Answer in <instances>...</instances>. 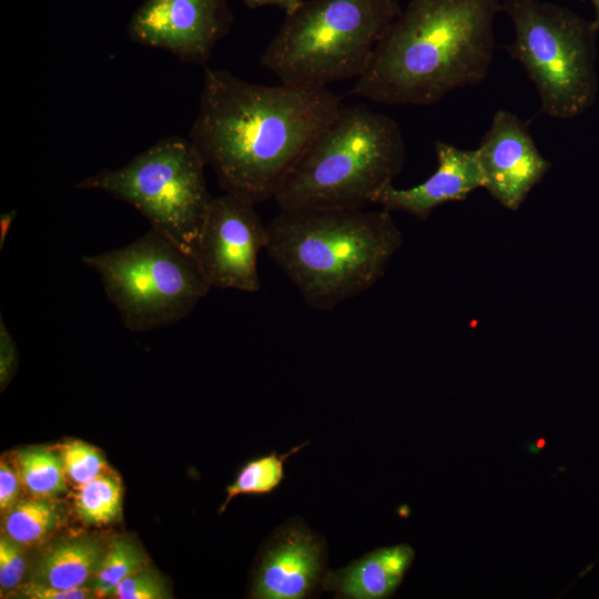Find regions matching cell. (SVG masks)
I'll return each mask as SVG.
<instances>
[{"label":"cell","mask_w":599,"mask_h":599,"mask_svg":"<svg viewBox=\"0 0 599 599\" xmlns=\"http://www.w3.org/2000/svg\"><path fill=\"white\" fill-rule=\"evenodd\" d=\"M60 456L65 478L77 487L104 474L103 457L87 443L80 440L65 443L60 449Z\"/></svg>","instance_id":"obj_21"},{"label":"cell","mask_w":599,"mask_h":599,"mask_svg":"<svg viewBox=\"0 0 599 599\" xmlns=\"http://www.w3.org/2000/svg\"><path fill=\"white\" fill-rule=\"evenodd\" d=\"M414 557L407 544L382 547L329 573L326 585L341 598H388L402 583Z\"/></svg>","instance_id":"obj_14"},{"label":"cell","mask_w":599,"mask_h":599,"mask_svg":"<svg viewBox=\"0 0 599 599\" xmlns=\"http://www.w3.org/2000/svg\"><path fill=\"white\" fill-rule=\"evenodd\" d=\"M17 471L23 487L34 497L52 498L65 491L60 453L33 447L17 453Z\"/></svg>","instance_id":"obj_17"},{"label":"cell","mask_w":599,"mask_h":599,"mask_svg":"<svg viewBox=\"0 0 599 599\" xmlns=\"http://www.w3.org/2000/svg\"><path fill=\"white\" fill-rule=\"evenodd\" d=\"M528 124L510 111L498 110L475 149L483 189L510 211L519 210L551 167L539 152Z\"/></svg>","instance_id":"obj_11"},{"label":"cell","mask_w":599,"mask_h":599,"mask_svg":"<svg viewBox=\"0 0 599 599\" xmlns=\"http://www.w3.org/2000/svg\"><path fill=\"white\" fill-rule=\"evenodd\" d=\"M363 209L280 210L267 224L266 253L314 309L374 286L403 243L390 212Z\"/></svg>","instance_id":"obj_3"},{"label":"cell","mask_w":599,"mask_h":599,"mask_svg":"<svg viewBox=\"0 0 599 599\" xmlns=\"http://www.w3.org/2000/svg\"><path fill=\"white\" fill-rule=\"evenodd\" d=\"M307 444L303 443L282 455L271 451L268 455L246 463L238 471L234 483L227 486L226 498L220 512H223L229 502L238 495H264L272 493L285 477V460Z\"/></svg>","instance_id":"obj_18"},{"label":"cell","mask_w":599,"mask_h":599,"mask_svg":"<svg viewBox=\"0 0 599 599\" xmlns=\"http://www.w3.org/2000/svg\"><path fill=\"white\" fill-rule=\"evenodd\" d=\"M341 105L327 87L262 85L205 68L190 140L225 192L256 204L274 199Z\"/></svg>","instance_id":"obj_1"},{"label":"cell","mask_w":599,"mask_h":599,"mask_svg":"<svg viewBox=\"0 0 599 599\" xmlns=\"http://www.w3.org/2000/svg\"><path fill=\"white\" fill-rule=\"evenodd\" d=\"M144 555L138 545L129 538L114 540L104 552L91 582L94 597H112L116 587L129 576L141 570Z\"/></svg>","instance_id":"obj_20"},{"label":"cell","mask_w":599,"mask_h":599,"mask_svg":"<svg viewBox=\"0 0 599 599\" xmlns=\"http://www.w3.org/2000/svg\"><path fill=\"white\" fill-rule=\"evenodd\" d=\"M104 552L94 538L61 541L41 556L32 581L64 589L84 587L94 577Z\"/></svg>","instance_id":"obj_15"},{"label":"cell","mask_w":599,"mask_h":599,"mask_svg":"<svg viewBox=\"0 0 599 599\" xmlns=\"http://www.w3.org/2000/svg\"><path fill=\"white\" fill-rule=\"evenodd\" d=\"M20 484L17 469L2 459L0 463V509L2 514L18 502Z\"/></svg>","instance_id":"obj_26"},{"label":"cell","mask_w":599,"mask_h":599,"mask_svg":"<svg viewBox=\"0 0 599 599\" xmlns=\"http://www.w3.org/2000/svg\"><path fill=\"white\" fill-rule=\"evenodd\" d=\"M82 261L98 273L109 301L132 332L177 323L211 288L195 258L152 227L123 247Z\"/></svg>","instance_id":"obj_7"},{"label":"cell","mask_w":599,"mask_h":599,"mask_svg":"<svg viewBox=\"0 0 599 599\" xmlns=\"http://www.w3.org/2000/svg\"><path fill=\"white\" fill-rule=\"evenodd\" d=\"M116 599H163L169 598L163 580L150 570H139L124 579L115 589Z\"/></svg>","instance_id":"obj_22"},{"label":"cell","mask_w":599,"mask_h":599,"mask_svg":"<svg viewBox=\"0 0 599 599\" xmlns=\"http://www.w3.org/2000/svg\"><path fill=\"white\" fill-rule=\"evenodd\" d=\"M323 542L306 529L287 527L266 548L252 588L258 599H301L323 577Z\"/></svg>","instance_id":"obj_13"},{"label":"cell","mask_w":599,"mask_h":599,"mask_svg":"<svg viewBox=\"0 0 599 599\" xmlns=\"http://www.w3.org/2000/svg\"><path fill=\"white\" fill-rule=\"evenodd\" d=\"M18 362L16 342L0 317V383L3 388L13 375Z\"/></svg>","instance_id":"obj_25"},{"label":"cell","mask_w":599,"mask_h":599,"mask_svg":"<svg viewBox=\"0 0 599 599\" xmlns=\"http://www.w3.org/2000/svg\"><path fill=\"white\" fill-rule=\"evenodd\" d=\"M406 160L398 122L365 104L341 105L280 185V210L363 209Z\"/></svg>","instance_id":"obj_4"},{"label":"cell","mask_w":599,"mask_h":599,"mask_svg":"<svg viewBox=\"0 0 599 599\" xmlns=\"http://www.w3.org/2000/svg\"><path fill=\"white\" fill-rule=\"evenodd\" d=\"M248 8L274 6L285 11V14L294 11L303 0H241Z\"/></svg>","instance_id":"obj_27"},{"label":"cell","mask_w":599,"mask_h":599,"mask_svg":"<svg viewBox=\"0 0 599 599\" xmlns=\"http://www.w3.org/2000/svg\"><path fill=\"white\" fill-rule=\"evenodd\" d=\"M400 12L397 0H303L285 14L261 63L288 85L357 79Z\"/></svg>","instance_id":"obj_5"},{"label":"cell","mask_w":599,"mask_h":599,"mask_svg":"<svg viewBox=\"0 0 599 599\" xmlns=\"http://www.w3.org/2000/svg\"><path fill=\"white\" fill-rule=\"evenodd\" d=\"M78 517L87 525H106L121 514V486L111 475L102 474L78 487L74 498Z\"/></svg>","instance_id":"obj_19"},{"label":"cell","mask_w":599,"mask_h":599,"mask_svg":"<svg viewBox=\"0 0 599 599\" xmlns=\"http://www.w3.org/2000/svg\"><path fill=\"white\" fill-rule=\"evenodd\" d=\"M501 11L515 32L507 51L534 83L540 112L559 120L586 112L598 94V31L592 21L539 0H504Z\"/></svg>","instance_id":"obj_6"},{"label":"cell","mask_w":599,"mask_h":599,"mask_svg":"<svg viewBox=\"0 0 599 599\" xmlns=\"http://www.w3.org/2000/svg\"><path fill=\"white\" fill-rule=\"evenodd\" d=\"M436 171L423 183L408 189L393 184L384 187L373 200L383 210L406 212L418 220H427L438 206L465 201L484 179L476 150L460 149L445 141H436Z\"/></svg>","instance_id":"obj_12"},{"label":"cell","mask_w":599,"mask_h":599,"mask_svg":"<svg viewBox=\"0 0 599 599\" xmlns=\"http://www.w3.org/2000/svg\"><path fill=\"white\" fill-rule=\"evenodd\" d=\"M17 211L10 210L4 212L0 216V248L2 250L7 234L11 227V224L16 217Z\"/></svg>","instance_id":"obj_28"},{"label":"cell","mask_w":599,"mask_h":599,"mask_svg":"<svg viewBox=\"0 0 599 599\" xmlns=\"http://www.w3.org/2000/svg\"><path fill=\"white\" fill-rule=\"evenodd\" d=\"M16 597L27 599H88L94 597L90 587L64 589L30 581L19 587Z\"/></svg>","instance_id":"obj_24"},{"label":"cell","mask_w":599,"mask_h":599,"mask_svg":"<svg viewBox=\"0 0 599 599\" xmlns=\"http://www.w3.org/2000/svg\"><path fill=\"white\" fill-rule=\"evenodd\" d=\"M595 10V18L592 20L593 26L599 32V0H590Z\"/></svg>","instance_id":"obj_29"},{"label":"cell","mask_w":599,"mask_h":599,"mask_svg":"<svg viewBox=\"0 0 599 599\" xmlns=\"http://www.w3.org/2000/svg\"><path fill=\"white\" fill-rule=\"evenodd\" d=\"M26 571V559L20 545L7 536L0 539V589L1 593L19 588Z\"/></svg>","instance_id":"obj_23"},{"label":"cell","mask_w":599,"mask_h":599,"mask_svg":"<svg viewBox=\"0 0 599 599\" xmlns=\"http://www.w3.org/2000/svg\"><path fill=\"white\" fill-rule=\"evenodd\" d=\"M500 11V0H409L349 94L425 106L481 83L494 59V21Z\"/></svg>","instance_id":"obj_2"},{"label":"cell","mask_w":599,"mask_h":599,"mask_svg":"<svg viewBox=\"0 0 599 599\" xmlns=\"http://www.w3.org/2000/svg\"><path fill=\"white\" fill-rule=\"evenodd\" d=\"M232 22L227 0H145L132 14L128 34L135 43L205 65Z\"/></svg>","instance_id":"obj_10"},{"label":"cell","mask_w":599,"mask_h":599,"mask_svg":"<svg viewBox=\"0 0 599 599\" xmlns=\"http://www.w3.org/2000/svg\"><path fill=\"white\" fill-rule=\"evenodd\" d=\"M254 205L229 192L213 197L193 250L211 287L246 293L261 290L257 257L268 233Z\"/></svg>","instance_id":"obj_9"},{"label":"cell","mask_w":599,"mask_h":599,"mask_svg":"<svg viewBox=\"0 0 599 599\" xmlns=\"http://www.w3.org/2000/svg\"><path fill=\"white\" fill-rule=\"evenodd\" d=\"M203 158L189 139L166 136L118 169H105L75 184L132 205L151 227L193 256L213 197Z\"/></svg>","instance_id":"obj_8"},{"label":"cell","mask_w":599,"mask_h":599,"mask_svg":"<svg viewBox=\"0 0 599 599\" xmlns=\"http://www.w3.org/2000/svg\"><path fill=\"white\" fill-rule=\"evenodd\" d=\"M62 512L49 498L18 501L4 512L6 536L20 546L38 545L60 525Z\"/></svg>","instance_id":"obj_16"}]
</instances>
